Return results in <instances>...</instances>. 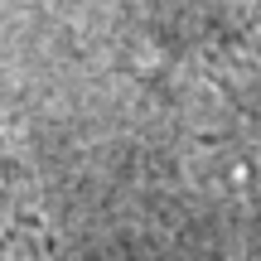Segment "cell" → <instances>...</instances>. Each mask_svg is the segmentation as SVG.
I'll return each mask as SVG.
<instances>
[{
  "label": "cell",
  "mask_w": 261,
  "mask_h": 261,
  "mask_svg": "<svg viewBox=\"0 0 261 261\" xmlns=\"http://www.w3.org/2000/svg\"><path fill=\"white\" fill-rule=\"evenodd\" d=\"M0 261H5V256H0Z\"/></svg>",
  "instance_id": "1"
}]
</instances>
